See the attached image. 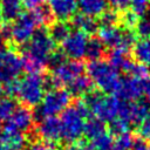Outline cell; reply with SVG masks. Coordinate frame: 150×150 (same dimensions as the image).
I'll return each instance as SVG.
<instances>
[{"mask_svg":"<svg viewBox=\"0 0 150 150\" xmlns=\"http://www.w3.org/2000/svg\"><path fill=\"white\" fill-rule=\"evenodd\" d=\"M55 53V42L45 28L35 30L22 49V68L28 73L42 71Z\"/></svg>","mask_w":150,"mask_h":150,"instance_id":"cell-1","label":"cell"},{"mask_svg":"<svg viewBox=\"0 0 150 150\" xmlns=\"http://www.w3.org/2000/svg\"><path fill=\"white\" fill-rule=\"evenodd\" d=\"M47 82L41 74L28 73L20 81H15L7 86L8 93L16 95L26 105H38L43 96Z\"/></svg>","mask_w":150,"mask_h":150,"instance_id":"cell-2","label":"cell"},{"mask_svg":"<svg viewBox=\"0 0 150 150\" xmlns=\"http://www.w3.org/2000/svg\"><path fill=\"white\" fill-rule=\"evenodd\" d=\"M49 63L52 64V77L48 83L59 86H67L75 77L83 74V64L77 60H67L63 54L54 53L50 57Z\"/></svg>","mask_w":150,"mask_h":150,"instance_id":"cell-3","label":"cell"},{"mask_svg":"<svg viewBox=\"0 0 150 150\" xmlns=\"http://www.w3.org/2000/svg\"><path fill=\"white\" fill-rule=\"evenodd\" d=\"M87 71L91 82L102 91L107 94L116 93L121 79L118 76V71L109 62L103 60L90 61L87 66Z\"/></svg>","mask_w":150,"mask_h":150,"instance_id":"cell-4","label":"cell"},{"mask_svg":"<svg viewBox=\"0 0 150 150\" xmlns=\"http://www.w3.org/2000/svg\"><path fill=\"white\" fill-rule=\"evenodd\" d=\"M70 102V95L63 89H50L45 94L42 101L35 107L33 111L34 120L41 122L48 117H55V115L62 112Z\"/></svg>","mask_w":150,"mask_h":150,"instance_id":"cell-5","label":"cell"},{"mask_svg":"<svg viewBox=\"0 0 150 150\" xmlns=\"http://www.w3.org/2000/svg\"><path fill=\"white\" fill-rule=\"evenodd\" d=\"M86 105L93 111L96 118L102 122H112L117 118L121 100L115 96H105L100 93L93 91L86 95Z\"/></svg>","mask_w":150,"mask_h":150,"instance_id":"cell-6","label":"cell"},{"mask_svg":"<svg viewBox=\"0 0 150 150\" xmlns=\"http://www.w3.org/2000/svg\"><path fill=\"white\" fill-rule=\"evenodd\" d=\"M98 39L101 42L112 49H122L129 52V48L136 43V33L128 28L115 26H101L98 29Z\"/></svg>","mask_w":150,"mask_h":150,"instance_id":"cell-7","label":"cell"},{"mask_svg":"<svg viewBox=\"0 0 150 150\" xmlns=\"http://www.w3.org/2000/svg\"><path fill=\"white\" fill-rule=\"evenodd\" d=\"M61 138L67 143L77 142L84 131V117L79 112L75 105L66 108L61 112Z\"/></svg>","mask_w":150,"mask_h":150,"instance_id":"cell-8","label":"cell"},{"mask_svg":"<svg viewBox=\"0 0 150 150\" xmlns=\"http://www.w3.org/2000/svg\"><path fill=\"white\" fill-rule=\"evenodd\" d=\"M38 26L39 22L35 15L33 14V12L29 11L26 13H21L14 20V22L8 27V29L4 30L2 36L5 39L7 34V38L12 39L15 43H26L35 33Z\"/></svg>","mask_w":150,"mask_h":150,"instance_id":"cell-9","label":"cell"},{"mask_svg":"<svg viewBox=\"0 0 150 150\" xmlns=\"http://www.w3.org/2000/svg\"><path fill=\"white\" fill-rule=\"evenodd\" d=\"M22 69L21 57L13 50H4L0 61V83L8 86L15 82Z\"/></svg>","mask_w":150,"mask_h":150,"instance_id":"cell-10","label":"cell"},{"mask_svg":"<svg viewBox=\"0 0 150 150\" xmlns=\"http://www.w3.org/2000/svg\"><path fill=\"white\" fill-rule=\"evenodd\" d=\"M87 34L80 30H73L62 42V52L64 56L70 57V60H77L86 55L87 43H88Z\"/></svg>","mask_w":150,"mask_h":150,"instance_id":"cell-11","label":"cell"},{"mask_svg":"<svg viewBox=\"0 0 150 150\" xmlns=\"http://www.w3.org/2000/svg\"><path fill=\"white\" fill-rule=\"evenodd\" d=\"M115 94L117 95V98L122 101L131 102L138 100L142 94H144V81L134 76L121 79V82Z\"/></svg>","mask_w":150,"mask_h":150,"instance_id":"cell-12","label":"cell"},{"mask_svg":"<svg viewBox=\"0 0 150 150\" xmlns=\"http://www.w3.org/2000/svg\"><path fill=\"white\" fill-rule=\"evenodd\" d=\"M33 121V112L27 107H16L8 120L5 121L4 128L12 129L19 132H26L30 129Z\"/></svg>","mask_w":150,"mask_h":150,"instance_id":"cell-13","label":"cell"},{"mask_svg":"<svg viewBox=\"0 0 150 150\" xmlns=\"http://www.w3.org/2000/svg\"><path fill=\"white\" fill-rule=\"evenodd\" d=\"M48 8L53 16L57 18L60 21L70 19L77 8V0H47Z\"/></svg>","mask_w":150,"mask_h":150,"instance_id":"cell-14","label":"cell"},{"mask_svg":"<svg viewBox=\"0 0 150 150\" xmlns=\"http://www.w3.org/2000/svg\"><path fill=\"white\" fill-rule=\"evenodd\" d=\"M39 135L47 142L53 143L61 139V123L57 117H48L40 122L38 128Z\"/></svg>","mask_w":150,"mask_h":150,"instance_id":"cell-15","label":"cell"},{"mask_svg":"<svg viewBox=\"0 0 150 150\" xmlns=\"http://www.w3.org/2000/svg\"><path fill=\"white\" fill-rule=\"evenodd\" d=\"M25 137L22 132L2 128V131H0V145L8 146L13 150H20L25 145Z\"/></svg>","mask_w":150,"mask_h":150,"instance_id":"cell-16","label":"cell"},{"mask_svg":"<svg viewBox=\"0 0 150 150\" xmlns=\"http://www.w3.org/2000/svg\"><path fill=\"white\" fill-rule=\"evenodd\" d=\"M109 60H110L109 63L117 71L122 70L124 73H130L131 68L135 64V62L129 57L128 52L127 50H122V49H112V52L110 53Z\"/></svg>","mask_w":150,"mask_h":150,"instance_id":"cell-17","label":"cell"},{"mask_svg":"<svg viewBox=\"0 0 150 150\" xmlns=\"http://www.w3.org/2000/svg\"><path fill=\"white\" fill-rule=\"evenodd\" d=\"M66 87H67V91L69 93V95L81 96V95H87L90 93V90L93 88V82L89 79V76H86L82 74V75L75 77Z\"/></svg>","mask_w":150,"mask_h":150,"instance_id":"cell-18","label":"cell"},{"mask_svg":"<svg viewBox=\"0 0 150 150\" xmlns=\"http://www.w3.org/2000/svg\"><path fill=\"white\" fill-rule=\"evenodd\" d=\"M73 25L76 30H80L84 34H93L98 29V22L93 16L86 15L83 13L74 15Z\"/></svg>","mask_w":150,"mask_h":150,"instance_id":"cell-19","label":"cell"},{"mask_svg":"<svg viewBox=\"0 0 150 150\" xmlns=\"http://www.w3.org/2000/svg\"><path fill=\"white\" fill-rule=\"evenodd\" d=\"M77 7L83 14L94 18L105 11L107 0H77Z\"/></svg>","mask_w":150,"mask_h":150,"instance_id":"cell-20","label":"cell"},{"mask_svg":"<svg viewBox=\"0 0 150 150\" xmlns=\"http://www.w3.org/2000/svg\"><path fill=\"white\" fill-rule=\"evenodd\" d=\"M21 0H0V12L2 19L15 20L21 14Z\"/></svg>","mask_w":150,"mask_h":150,"instance_id":"cell-21","label":"cell"},{"mask_svg":"<svg viewBox=\"0 0 150 150\" xmlns=\"http://www.w3.org/2000/svg\"><path fill=\"white\" fill-rule=\"evenodd\" d=\"M105 132V124L104 122H102L101 120L96 118V117H91L89 118L86 123H84V131L83 134L86 135V137L88 139H95L98 136L103 135Z\"/></svg>","mask_w":150,"mask_h":150,"instance_id":"cell-22","label":"cell"},{"mask_svg":"<svg viewBox=\"0 0 150 150\" xmlns=\"http://www.w3.org/2000/svg\"><path fill=\"white\" fill-rule=\"evenodd\" d=\"M134 55L139 63L150 66V39L136 42L134 45Z\"/></svg>","mask_w":150,"mask_h":150,"instance_id":"cell-23","label":"cell"},{"mask_svg":"<svg viewBox=\"0 0 150 150\" xmlns=\"http://www.w3.org/2000/svg\"><path fill=\"white\" fill-rule=\"evenodd\" d=\"M103 54H104V45L101 42V40L98 38L89 39L84 56H87L90 61H97L101 60Z\"/></svg>","mask_w":150,"mask_h":150,"instance_id":"cell-24","label":"cell"},{"mask_svg":"<svg viewBox=\"0 0 150 150\" xmlns=\"http://www.w3.org/2000/svg\"><path fill=\"white\" fill-rule=\"evenodd\" d=\"M70 27L64 22V21H57V22H54L52 26H50V29H49V35L50 38L54 40V42H63L64 39L69 35L70 33Z\"/></svg>","mask_w":150,"mask_h":150,"instance_id":"cell-25","label":"cell"},{"mask_svg":"<svg viewBox=\"0 0 150 150\" xmlns=\"http://www.w3.org/2000/svg\"><path fill=\"white\" fill-rule=\"evenodd\" d=\"M134 142H135V139L130 132L120 135L114 139L111 150H131Z\"/></svg>","mask_w":150,"mask_h":150,"instance_id":"cell-26","label":"cell"},{"mask_svg":"<svg viewBox=\"0 0 150 150\" xmlns=\"http://www.w3.org/2000/svg\"><path fill=\"white\" fill-rule=\"evenodd\" d=\"M112 137L110 134L104 132L97 138L91 141V150H111L112 149Z\"/></svg>","mask_w":150,"mask_h":150,"instance_id":"cell-27","label":"cell"},{"mask_svg":"<svg viewBox=\"0 0 150 150\" xmlns=\"http://www.w3.org/2000/svg\"><path fill=\"white\" fill-rule=\"evenodd\" d=\"M16 104L11 97H0V121H7L12 115Z\"/></svg>","mask_w":150,"mask_h":150,"instance_id":"cell-28","label":"cell"},{"mask_svg":"<svg viewBox=\"0 0 150 150\" xmlns=\"http://www.w3.org/2000/svg\"><path fill=\"white\" fill-rule=\"evenodd\" d=\"M129 129H130V124H128L127 122H124V121H122L120 118L114 120L112 122H110V125H109L110 134L115 135L116 137L120 136V135L129 132Z\"/></svg>","mask_w":150,"mask_h":150,"instance_id":"cell-29","label":"cell"},{"mask_svg":"<svg viewBox=\"0 0 150 150\" xmlns=\"http://www.w3.org/2000/svg\"><path fill=\"white\" fill-rule=\"evenodd\" d=\"M136 35L143 38V40L150 38V18H141L138 19L136 26Z\"/></svg>","mask_w":150,"mask_h":150,"instance_id":"cell-30","label":"cell"},{"mask_svg":"<svg viewBox=\"0 0 150 150\" xmlns=\"http://www.w3.org/2000/svg\"><path fill=\"white\" fill-rule=\"evenodd\" d=\"M129 5L131 12L137 16L145 14V12L149 9V0H130Z\"/></svg>","mask_w":150,"mask_h":150,"instance_id":"cell-31","label":"cell"},{"mask_svg":"<svg viewBox=\"0 0 150 150\" xmlns=\"http://www.w3.org/2000/svg\"><path fill=\"white\" fill-rule=\"evenodd\" d=\"M100 21L102 26H115L116 22L118 21V15L112 9H105L100 15Z\"/></svg>","mask_w":150,"mask_h":150,"instance_id":"cell-32","label":"cell"},{"mask_svg":"<svg viewBox=\"0 0 150 150\" xmlns=\"http://www.w3.org/2000/svg\"><path fill=\"white\" fill-rule=\"evenodd\" d=\"M129 74H131L130 76H134V77H136V79H139V80L145 81V80L149 77V68H148V66H145V64L135 63Z\"/></svg>","mask_w":150,"mask_h":150,"instance_id":"cell-33","label":"cell"},{"mask_svg":"<svg viewBox=\"0 0 150 150\" xmlns=\"http://www.w3.org/2000/svg\"><path fill=\"white\" fill-rule=\"evenodd\" d=\"M122 21L124 23V26L128 28V29H131V27H135L137 21H138V16L136 14H134L131 11L130 12H127L123 14L122 16Z\"/></svg>","mask_w":150,"mask_h":150,"instance_id":"cell-34","label":"cell"},{"mask_svg":"<svg viewBox=\"0 0 150 150\" xmlns=\"http://www.w3.org/2000/svg\"><path fill=\"white\" fill-rule=\"evenodd\" d=\"M139 135L144 139H149L150 138V112L145 117V120L139 124Z\"/></svg>","mask_w":150,"mask_h":150,"instance_id":"cell-35","label":"cell"},{"mask_svg":"<svg viewBox=\"0 0 150 150\" xmlns=\"http://www.w3.org/2000/svg\"><path fill=\"white\" fill-rule=\"evenodd\" d=\"M131 150H150V146L143 138H138V139H135Z\"/></svg>","mask_w":150,"mask_h":150,"instance_id":"cell-36","label":"cell"},{"mask_svg":"<svg viewBox=\"0 0 150 150\" xmlns=\"http://www.w3.org/2000/svg\"><path fill=\"white\" fill-rule=\"evenodd\" d=\"M54 146L48 143H42V142H36L29 146V150H53Z\"/></svg>","mask_w":150,"mask_h":150,"instance_id":"cell-37","label":"cell"},{"mask_svg":"<svg viewBox=\"0 0 150 150\" xmlns=\"http://www.w3.org/2000/svg\"><path fill=\"white\" fill-rule=\"evenodd\" d=\"M107 1H109V4L114 8H117V9L125 8L129 5V2H130V0H107Z\"/></svg>","mask_w":150,"mask_h":150,"instance_id":"cell-38","label":"cell"},{"mask_svg":"<svg viewBox=\"0 0 150 150\" xmlns=\"http://www.w3.org/2000/svg\"><path fill=\"white\" fill-rule=\"evenodd\" d=\"M66 150H91V148L88 146V145H86V144L79 143V144H71V145H69Z\"/></svg>","mask_w":150,"mask_h":150,"instance_id":"cell-39","label":"cell"},{"mask_svg":"<svg viewBox=\"0 0 150 150\" xmlns=\"http://www.w3.org/2000/svg\"><path fill=\"white\" fill-rule=\"evenodd\" d=\"M144 94L146 95V97L150 100V77H148L144 81Z\"/></svg>","mask_w":150,"mask_h":150,"instance_id":"cell-40","label":"cell"},{"mask_svg":"<svg viewBox=\"0 0 150 150\" xmlns=\"http://www.w3.org/2000/svg\"><path fill=\"white\" fill-rule=\"evenodd\" d=\"M2 46H4V36L2 34H0V49H2Z\"/></svg>","mask_w":150,"mask_h":150,"instance_id":"cell-41","label":"cell"},{"mask_svg":"<svg viewBox=\"0 0 150 150\" xmlns=\"http://www.w3.org/2000/svg\"><path fill=\"white\" fill-rule=\"evenodd\" d=\"M0 150H13V149H11L8 146H5V145H0Z\"/></svg>","mask_w":150,"mask_h":150,"instance_id":"cell-42","label":"cell"},{"mask_svg":"<svg viewBox=\"0 0 150 150\" xmlns=\"http://www.w3.org/2000/svg\"><path fill=\"white\" fill-rule=\"evenodd\" d=\"M2 53H4V49H0V61H1V56H2Z\"/></svg>","mask_w":150,"mask_h":150,"instance_id":"cell-43","label":"cell"},{"mask_svg":"<svg viewBox=\"0 0 150 150\" xmlns=\"http://www.w3.org/2000/svg\"><path fill=\"white\" fill-rule=\"evenodd\" d=\"M1 23H2V15H1V12H0V26H1Z\"/></svg>","mask_w":150,"mask_h":150,"instance_id":"cell-44","label":"cell"},{"mask_svg":"<svg viewBox=\"0 0 150 150\" xmlns=\"http://www.w3.org/2000/svg\"><path fill=\"white\" fill-rule=\"evenodd\" d=\"M1 93H2V87H1V83H0V95H1Z\"/></svg>","mask_w":150,"mask_h":150,"instance_id":"cell-45","label":"cell"},{"mask_svg":"<svg viewBox=\"0 0 150 150\" xmlns=\"http://www.w3.org/2000/svg\"><path fill=\"white\" fill-rule=\"evenodd\" d=\"M149 11H150V0H149Z\"/></svg>","mask_w":150,"mask_h":150,"instance_id":"cell-46","label":"cell"},{"mask_svg":"<svg viewBox=\"0 0 150 150\" xmlns=\"http://www.w3.org/2000/svg\"><path fill=\"white\" fill-rule=\"evenodd\" d=\"M149 146H150V143H149Z\"/></svg>","mask_w":150,"mask_h":150,"instance_id":"cell-47","label":"cell"},{"mask_svg":"<svg viewBox=\"0 0 150 150\" xmlns=\"http://www.w3.org/2000/svg\"><path fill=\"white\" fill-rule=\"evenodd\" d=\"M53 150H55V149H53Z\"/></svg>","mask_w":150,"mask_h":150,"instance_id":"cell-48","label":"cell"}]
</instances>
